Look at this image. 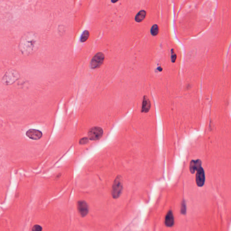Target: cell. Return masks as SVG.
I'll use <instances>...</instances> for the list:
<instances>
[{
  "mask_svg": "<svg viewBox=\"0 0 231 231\" xmlns=\"http://www.w3.org/2000/svg\"><path fill=\"white\" fill-rule=\"evenodd\" d=\"M123 189V181L122 177L118 176L115 179L112 187V195L113 198L116 199L121 196Z\"/></svg>",
  "mask_w": 231,
  "mask_h": 231,
  "instance_id": "cell-2",
  "label": "cell"
},
{
  "mask_svg": "<svg viewBox=\"0 0 231 231\" xmlns=\"http://www.w3.org/2000/svg\"><path fill=\"white\" fill-rule=\"evenodd\" d=\"M151 33L153 36H156L159 33V27L157 24H154L150 30Z\"/></svg>",
  "mask_w": 231,
  "mask_h": 231,
  "instance_id": "cell-14",
  "label": "cell"
},
{
  "mask_svg": "<svg viewBox=\"0 0 231 231\" xmlns=\"http://www.w3.org/2000/svg\"><path fill=\"white\" fill-rule=\"evenodd\" d=\"M103 133V129L98 126H94L89 129L88 132V136L89 140H97L102 137Z\"/></svg>",
  "mask_w": 231,
  "mask_h": 231,
  "instance_id": "cell-3",
  "label": "cell"
},
{
  "mask_svg": "<svg viewBox=\"0 0 231 231\" xmlns=\"http://www.w3.org/2000/svg\"><path fill=\"white\" fill-rule=\"evenodd\" d=\"M26 135L31 140H38L42 137V133L39 130L31 129L27 131Z\"/></svg>",
  "mask_w": 231,
  "mask_h": 231,
  "instance_id": "cell-7",
  "label": "cell"
},
{
  "mask_svg": "<svg viewBox=\"0 0 231 231\" xmlns=\"http://www.w3.org/2000/svg\"><path fill=\"white\" fill-rule=\"evenodd\" d=\"M180 212L182 214H185L186 212V206L185 200H183L181 202Z\"/></svg>",
  "mask_w": 231,
  "mask_h": 231,
  "instance_id": "cell-15",
  "label": "cell"
},
{
  "mask_svg": "<svg viewBox=\"0 0 231 231\" xmlns=\"http://www.w3.org/2000/svg\"><path fill=\"white\" fill-rule=\"evenodd\" d=\"M151 106V103L148 97L145 96L143 100L141 111L143 112L146 113L149 112Z\"/></svg>",
  "mask_w": 231,
  "mask_h": 231,
  "instance_id": "cell-11",
  "label": "cell"
},
{
  "mask_svg": "<svg viewBox=\"0 0 231 231\" xmlns=\"http://www.w3.org/2000/svg\"><path fill=\"white\" fill-rule=\"evenodd\" d=\"M202 162L199 159L191 161L189 164V170L190 172L194 174L199 168L202 167Z\"/></svg>",
  "mask_w": 231,
  "mask_h": 231,
  "instance_id": "cell-9",
  "label": "cell"
},
{
  "mask_svg": "<svg viewBox=\"0 0 231 231\" xmlns=\"http://www.w3.org/2000/svg\"><path fill=\"white\" fill-rule=\"evenodd\" d=\"M146 13L145 11L142 10L138 13L135 17V20L137 22H140L143 20L146 16Z\"/></svg>",
  "mask_w": 231,
  "mask_h": 231,
  "instance_id": "cell-12",
  "label": "cell"
},
{
  "mask_svg": "<svg viewBox=\"0 0 231 231\" xmlns=\"http://www.w3.org/2000/svg\"><path fill=\"white\" fill-rule=\"evenodd\" d=\"M77 209L79 213L82 217L86 216L89 211L88 205L86 201L80 200L77 203Z\"/></svg>",
  "mask_w": 231,
  "mask_h": 231,
  "instance_id": "cell-5",
  "label": "cell"
},
{
  "mask_svg": "<svg viewBox=\"0 0 231 231\" xmlns=\"http://www.w3.org/2000/svg\"><path fill=\"white\" fill-rule=\"evenodd\" d=\"M158 69V70H159V71H161L162 70V68L161 67H159L158 68V69Z\"/></svg>",
  "mask_w": 231,
  "mask_h": 231,
  "instance_id": "cell-19",
  "label": "cell"
},
{
  "mask_svg": "<svg viewBox=\"0 0 231 231\" xmlns=\"http://www.w3.org/2000/svg\"><path fill=\"white\" fill-rule=\"evenodd\" d=\"M177 59V55L174 51V49L171 50V60L173 63L175 62Z\"/></svg>",
  "mask_w": 231,
  "mask_h": 231,
  "instance_id": "cell-17",
  "label": "cell"
},
{
  "mask_svg": "<svg viewBox=\"0 0 231 231\" xmlns=\"http://www.w3.org/2000/svg\"><path fill=\"white\" fill-rule=\"evenodd\" d=\"M104 55L102 52L96 53L91 60L90 66L92 69H97L100 67L103 63Z\"/></svg>",
  "mask_w": 231,
  "mask_h": 231,
  "instance_id": "cell-4",
  "label": "cell"
},
{
  "mask_svg": "<svg viewBox=\"0 0 231 231\" xmlns=\"http://www.w3.org/2000/svg\"><path fill=\"white\" fill-rule=\"evenodd\" d=\"M89 141V139L87 137H84V138H81L79 140V143L80 144H86Z\"/></svg>",
  "mask_w": 231,
  "mask_h": 231,
  "instance_id": "cell-16",
  "label": "cell"
},
{
  "mask_svg": "<svg viewBox=\"0 0 231 231\" xmlns=\"http://www.w3.org/2000/svg\"><path fill=\"white\" fill-rule=\"evenodd\" d=\"M165 224L166 226L168 227H171L174 225V216L171 210H169L166 215L165 219Z\"/></svg>",
  "mask_w": 231,
  "mask_h": 231,
  "instance_id": "cell-10",
  "label": "cell"
},
{
  "mask_svg": "<svg viewBox=\"0 0 231 231\" xmlns=\"http://www.w3.org/2000/svg\"><path fill=\"white\" fill-rule=\"evenodd\" d=\"M38 44V39L36 34L29 32L25 34L21 39L20 48L23 54H31L37 49Z\"/></svg>",
  "mask_w": 231,
  "mask_h": 231,
  "instance_id": "cell-1",
  "label": "cell"
},
{
  "mask_svg": "<svg viewBox=\"0 0 231 231\" xmlns=\"http://www.w3.org/2000/svg\"><path fill=\"white\" fill-rule=\"evenodd\" d=\"M19 75L17 72L12 71L6 73V75L5 76V81L7 83V84H11L13 82H15L18 79Z\"/></svg>",
  "mask_w": 231,
  "mask_h": 231,
  "instance_id": "cell-8",
  "label": "cell"
},
{
  "mask_svg": "<svg viewBox=\"0 0 231 231\" xmlns=\"http://www.w3.org/2000/svg\"><path fill=\"white\" fill-rule=\"evenodd\" d=\"M196 171V183L198 186H203L205 180V171L202 167L199 168Z\"/></svg>",
  "mask_w": 231,
  "mask_h": 231,
  "instance_id": "cell-6",
  "label": "cell"
},
{
  "mask_svg": "<svg viewBox=\"0 0 231 231\" xmlns=\"http://www.w3.org/2000/svg\"><path fill=\"white\" fill-rule=\"evenodd\" d=\"M89 32L88 30H85L83 32V33L80 37V40L81 42H84L86 41L89 38Z\"/></svg>",
  "mask_w": 231,
  "mask_h": 231,
  "instance_id": "cell-13",
  "label": "cell"
},
{
  "mask_svg": "<svg viewBox=\"0 0 231 231\" xmlns=\"http://www.w3.org/2000/svg\"><path fill=\"white\" fill-rule=\"evenodd\" d=\"M42 228L39 225H35L32 227V231H42Z\"/></svg>",
  "mask_w": 231,
  "mask_h": 231,
  "instance_id": "cell-18",
  "label": "cell"
}]
</instances>
